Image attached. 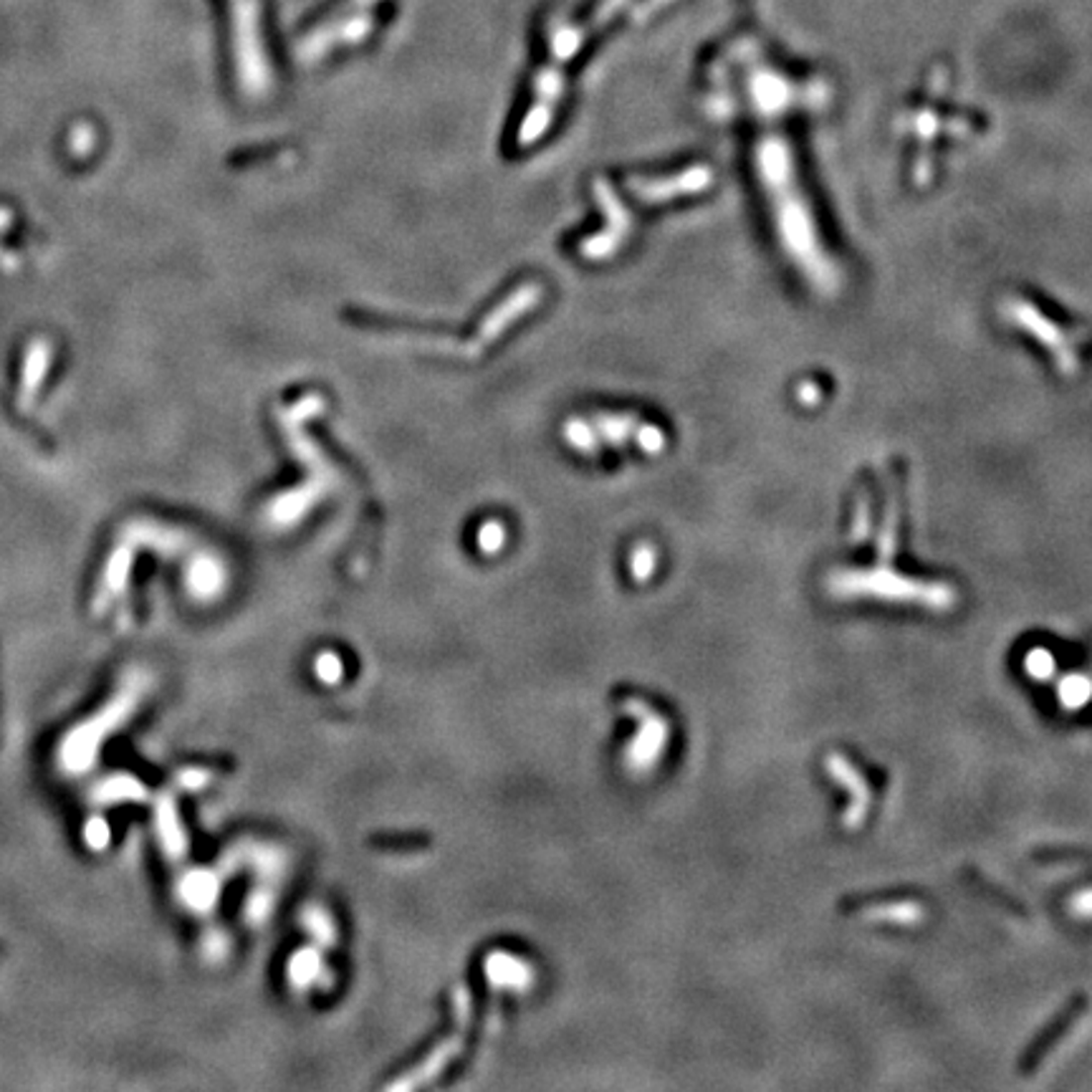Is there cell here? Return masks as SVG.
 I'll return each instance as SVG.
<instances>
[{"label":"cell","instance_id":"cell-8","mask_svg":"<svg viewBox=\"0 0 1092 1092\" xmlns=\"http://www.w3.org/2000/svg\"><path fill=\"white\" fill-rule=\"evenodd\" d=\"M327 971L329 969L321 961L319 951H314V948H301L288 961V981H291L293 989H309V986L321 984Z\"/></svg>","mask_w":1092,"mask_h":1092},{"label":"cell","instance_id":"cell-11","mask_svg":"<svg viewBox=\"0 0 1092 1092\" xmlns=\"http://www.w3.org/2000/svg\"><path fill=\"white\" fill-rule=\"evenodd\" d=\"M185 901L195 908H208L218 896V878L210 873H195L185 880Z\"/></svg>","mask_w":1092,"mask_h":1092},{"label":"cell","instance_id":"cell-12","mask_svg":"<svg viewBox=\"0 0 1092 1092\" xmlns=\"http://www.w3.org/2000/svg\"><path fill=\"white\" fill-rule=\"evenodd\" d=\"M220 585H223V572H220V564L215 559H200L192 567V587L197 590V595H215Z\"/></svg>","mask_w":1092,"mask_h":1092},{"label":"cell","instance_id":"cell-16","mask_svg":"<svg viewBox=\"0 0 1092 1092\" xmlns=\"http://www.w3.org/2000/svg\"><path fill=\"white\" fill-rule=\"evenodd\" d=\"M0 743H3V691H0Z\"/></svg>","mask_w":1092,"mask_h":1092},{"label":"cell","instance_id":"cell-4","mask_svg":"<svg viewBox=\"0 0 1092 1092\" xmlns=\"http://www.w3.org/2000/svg\"><path fill=\"white\" fill-rule=\"evenodd\" d=\"M231 8L233 56L241 91L251 99L266 96L271 89V61L261 36L259 0H228Z\"/></svg>","mask_w":1092,"mask_h":1092},{"label":"cell","instance_id":"cell-14","mask_svg":"<svg viewBox=\"0 0 1092 1092\" xmlns=\"http://www.w3.org/2000/svg\"><path fill=\"white\" fill-rule=\"evenodd\" d=\"M314 673H316V678H319L321 683H329V686H334V683L342 681V676H344L342 658H339L337 653H321L319 658L314 660Z\"/></svg>","mask_w":1092,"mask_h":1092},{"label":"cell","instance_id":"cell-13","mask_svg":"<svg viewBox=\"0 0 1092 1092\" xmlns=\"http://www.w3.org/2000/svg\"><path fill=\"white\" fill-rule=\"evenodd\" d=\"M508 539V531L506 526L501 524V521H495V518H491V521H484L479 529V534H476V541H479V549L484 554H498L503 549V544H506Z\"/></svg>","mask_w":1092,"mask_h":1092},{"label":"cell","instance_id":"cell-3","mask_svg":"<svg viewBox=\"0 0 1092 1092\" xmlns=\"http://www.w3.org/2000/svg\"><path fill=\"white\" fill-rule=\"evenodd\" d=\"M564 443L580 456H600L612 448H640L642 453H658L663 448V433L653 423H645L632 412H592L569 417L562 428Z\"/></svg>","mask_w":1092,"mask_h":1092},{"label":"cell","instance_id":"cell-17","mask_svg":"<svg viewBox=\"0 0 1092 1092\" xmlns=\"http://www.w3.org/2000/svg\"><path fill=\"white\" fill-rule=\"evenodd\" d=\"M0 956H3V940H0Z\"/></svg>","mask_w":1092,"mask_h":1092},{"label":"cell","instance_id":"cell-9","mask_svg":"<svg viewBox=\"0 0 1092 1092\" xmlns=\"http://www.w3.org/2000/svg\"><path fill=\"white\" fill-rule=\"evenodd\" d=\"M158 822H160V834H163L169 855H180V852H185V837H182L180 822H177L175 805H172L169 800H160Z\"/></svg>","mask_w":1092,"mask_h":1092},{"label":"cell","instance_id":"cell-2","mask_svg":"<svg viewBox=\"0 0 1092 1092\" xmlns=\"http://www.w3.org/2000/svg\"><path fill=\"white\" fill-rule=\"evenodd\" d=\"M324 410H327V400L319 392H309L299 397L293 405L278 407V428L286 435L296 458H301V463H304L306 481L299 484V489H291L286 493H278L276 498H271L269 506H266V521L273 529H291L293 524H299L301 518L309 516L316 503L329 498L339 489V471L316 448L314 440L306 435V423Z\"/></svg>","mask_w":1092,"mask_h":1092},{"label":"cell","instance_id":"cell-7","mask_svg":"<svg viewBox=\"0 0 1092 1092\" xmlns=\"http://www.w3.org/2000/svg\"><path fill=\"white\" fill-rule=\"evenodd\" d=\"M486 976H489L491 984L495 989L516 991V994H524L534 984V969L524 958L513 956V953H501L495 951L486 958Z\"/></svg>","mask_w":1092,"mask_h":1092},{"label":"cell","instance_id":"cell-15","mask_svg":"<svg viewBox=\"0 0 1092 1092\" xmlns=\"http://www.w3.org/2000/svg\"><path fill=\"white\" fill-rule=\"evenodd\" d=\"M632 564H635V569H632V572H635L637 580H642V577H648L650 572H653V559H650V557L645 559V557H642V552L635 554V562H632Z\"/></svg>","mask_w":1092,"mask_h":1092},{"label":"cell","instance_id":"cell-10","mask_svg":"<svg viewBox=\"0 0 1092 1092\" xmlns=\"http://www.w3.org/2000/svg\"><path fill=\"white\" fill-rule=\"evenodd\" d=\"M299 921L301 926L309 930L311 938H314L316 943H321V946H332L334 940H337V926H334L332 916H329L324 908H316V906L304 908Z\"/></svg>","mask_w":1092,"mask_h":1092},{"label":"cell","instance_id":"cell-5","mask_svg":"<svg viewBox=\"0 0 1092 1092\" xmlns=\"http://www.w3.org/2000/svg\"><path fill=\"white\" fill-rule=\"evenodd\" d=\"M378 3L380 0H350L329 21L316 26L311 34H306L301 39L299 49H296V56L301 58V63H314L316 58L327 56V54H332L339 46L362 44L372 34V29H375L372 8L378 6Z\"/></svg>","mask_w":1092,"mask_h":1092},{"label":"cell","instance_id":"cell-1","mask_svg":"<svg viewBox=\"0 0 1092 1092\" xmlns=\"http://www.w3.org/2000/svg\"><path fill=\"white\" fill-rule=\"evenodd\" d=\"M627 0H602L590 21H564L554 18L549 23V41H546V61L536 71L534 89H531V107L526 109L521 127H518L516 142L521 150L534 147L541 137L549 132L557 114L559 102L564 94V71L577 58V54L585 49L587 39L604 29L609 21L625 6Z\"/></svg>","mask_w":1092,"mask_h":1092},{"label":"cell","instance_id":"cell-6","mask_svg":"<svg viewBox=\"0 0 1092 1092\" xmlns=\"http://www.w3.org/2000/svg\"><path fill=\"white\" fill-rule=\"evenodd\" d=\"M54 357V344L46 337L31 339L29 347H26V355H23V370H21V384H18V405L23 410L34 407L36 397H39L41 387H44V380L49 375V367H52Z\"/></svg>","mask_w":1092,"mask_h":1092}]
</instances>
